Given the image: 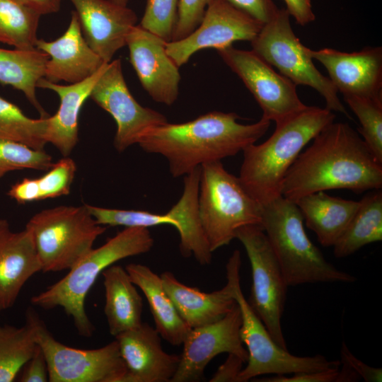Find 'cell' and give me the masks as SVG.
<instances>
[{"label":"cell","mask_w":382,"mask_h":382,"mask_svg":"<svg viewBox=\"0 0 382 382\" xmlns=\"http://www.w3.org/2000/svg\"><path fill=\"white\" fill-rule=\"evenodd\" d=\"M312 140L288 170L282 196L295 202L332 189L355 192L381 189L382 163L348 123L332 122Z\"/></svg>","instance_id":"cell-1"},{"label":"cell","mask_w":382,"mask_h":382,"mask_svg":"<svg viewBox=\"0 0 382 382\" xmlns=\"http://www.w3.org/2000/svg\"><path fill=\"white\" fill-rule=\"evenodd\" d=\"M235 112L212 111L182 123L161 125L147 132L138 145L147 153L163 156L173 178L197 167L233 156L255 144L268 130L262 118L244 125Z\"/></svg>","instance_id":"cell-2"},{"label":"cell","mask_w":382,"mask_h":382,"mask_svg":"<svg viewBox=\"0 0 382 382\" xmlns=\"http://www.w3.org/2000/svg\"><path fill=\"white\" fill-rule=\"evenodd\" d=\"M335 119L326 108L306 105L276 122L265 141L245 147L238 178L248 192L262 206L282 196L289 168L306 144Z\"/></svg>","instance_id":"cell-3"},{"label":"cell","mask_w":382,"mask_h":382,"mask_svg":"<svg viewBox=\"0 0 382 382\" xmlns=\"http://www.w3.org/2000/svg\"><path fill=\"white\" fill-rule=\"evenodd\" d=\"M154 240L149 228L125 227L97 248H93L58 282L33 296L30 302L44 309L61 307L72 318L78 333L93 335L95 327L85 309V300L100 274L115 262L150 251Z\"/></svg>","instance_id":"cell-4"},{"label":"cell","mask_w":382,"mask_h":382,"mask_svg":"<svg viewBox=\"0 0 382 382\" xmlns=\"http://www.w3.org/2000/svg\"><path fill=\"white\" fill-rule=\"evenodd\" d=\"M262 207L261 226L289 286L357 280L329 262L309 239L302 214L294 201L280 196Z\"/></svg>","instance_id":"cell-5"},{"label":"cell","mask_w":382,"mask_h":382,"mask_svg":"<svg viewBox=\"0 0 382 382\" xmlns=\"http://www.w3.org/2000/svg\"><path fill=\"white\" fill-rule=\"evenodd\" d=\"M198 207L202 227L212 253L229 244L241 227L261 226L262 205L221 161L201 166Z\"/></svg>","instance_id":"cell-6"},{"label":"cell","mask_w":382,"mask_h":382,"mask_svg":"<svg viewBox=\"0 0 382 382\" xmlns=\"http://www.w3.org/2000/svg\"><path fill=\"white\" fill-rule=\"evenodd\" d=\"M33 240L42 272L69 270L93 248L107 229L86 204L58 206L34 214L25 226Z\"/></svg>","instance_id":"cell-7"},{"label":"cell","mask_w":382,"mask_h":382,"mask_svg":"<svg viewBox=\"0 0 382 382\" xmlns=\"http://www.w3.org/2000/svg\"><path fill=\"white\" fill-rule=\"evenodd\" d=\"M250 43L251 50L277 69L279 74L296 86L313 88L324 98L327 109L350 118L337 96L338 91L329 78L316 67L309 48L294 34L286 9H279L274 17L262 25Z\"/></svg>","instance_id":"cell-8"},{"label":"cell","mask_w":382,"mask_h":382,"mask_svg":"<svg viewBox=\"0 0 382 382\" xmlns=\"http://www.w3.org/2000/svg\"><path fill=\"white\" fill-rule=\"evenodd\" d=\"M25 319L45 354L50 382H124L127 370L115 340L98 349L74 348L57 340L32 308Z\"/></svg>","instance_id":"cell-9"},{"label":"cell","mask_w":382,"mask_h":382,"mask_svg":"<svg viewBox=\"0 0 382 382\" xmlns=\"http://www.w3.org/2000/svg\"><path fill=\"white\" fill-rule=\"evenodd\" d=\"M233 296L241 313V340L248 354L246 366L239 375V382L265 374L291 375L340 368V360H328L320 354L299 357L277 345L245 298L240 277L235 282Z\"/></svg>","instance_id":"cell-10"},{"label":"cell","mask_w":382,"mask_h":382,"mask_svg":"<svg viewBox=\"0 0 382 382\" xmlns=\"http://www.w3.org/2000/svg\"><path fill=\"white\" fill-rule=\"evenodd\" d=\"M236 238L244 246L251 266L252 286L248 301L273 340L288 349L282 318L289 286L267 237L261 226L250 225L239 228Z\"/></svg>","instance_id":"cell-11"},{"label":"cell","mask_w":382,"mask_h":382,"mask_svg":"<svg viewBox=\"0 0 382 382\" xmlns=\"http://www.w3.org/2000/svg\"><path fill=\"white\" fill-rule=\"evenodd\" d=\"M216 51L253 96L262 118L276 123L306 106L298 96L296 86L252 50L231 45Z\"/></svg>","instance_id":"cell-12"},{"label":"cell","mask_w":382,"mask_h":382,"mask_svg":"<svg viewBox=\"0 0 382 382\" xmlns=\"http://www.w3.org/2000/svg\"><path fill=\"white\" fill-rule=\"evenodd\" d=\"M90 98L115 120L114 146L119 152L138 144L151 129L168 122L163 114L135 100L126 84L120 59L109 62Z\"/></svg>","instance_id":"cell-13"},{"label":"cell","mask_w":382,"mask_h":382,"mask_svg":"<svg viewBox=\"0 0 382 382\" xmlns=\"http://www.w3.org/2000/svg\"><path fill=\"white\" fill-rule=\"evenodd\" d=\"M242 318L237 303L220 320L191 328L183 342L178 369L170 382H197L204 370L221 353L234 354L246 364L248 354L240 337Z\"/></svg>","instance_id":"cell-14"},{"label":"cell","mask_w":382,"mask_h":382,"mask_svg":"<svg viewBox=\"0 0 382 382\" xmlns=\"http://www.w3.org/2000/svg\"><path fill=\"white\" fill-rule=\"evenodd\" d=\"M262 25L223 0H212L195 30L183 39L167 42L166 51L180 68L199 50H218L238 40L251 42Z\"/></svg>","instance_id":"cell-15"},{"label":"cell","mask_w":382,"mask_h":382,"mask_svg":"<svg viewBox=\"0 0 382 382\" xmlns=\"http://www.w3.org/2000/svg\"><path fill=\"white\" fill-rule=\"evenodd\" d=\"M166 43L139 25L131 29L126 40L130 63L144 89L154 101L171 105L178 97L181 76Z\"/></svg>","instance_id":"cell-16"},{"label":"cell","mask_w":382,"mask_h":382,"mask_svg":"<svg viewBox=\"0 0 382 382\" xmlns=\"http://www.w3.org/2000/svg\"><path fill=\"white\" fill-rule=\"evenodd\" d=\"M241 266V253L236 250L226 265V284L210 293L183 284L169 271L160 276L180 316L190 328H194L220 320L236 304L233 286L240 277Z\"/></svg>","instance_id":"cell-17"},{"label":"cell","mask_w":382,"mask_h":382,"mask_svg":"<svg viewBox=\"0 0 382 382\" xmlns=\"http://www.w3.org/2000/svg\"><path fill=\"white\" fill-rule=\"evenodd\" d=\"M308 52L326 69L329 79L344 96L382 98V48L353 52L323 48Z\"/></svg>","instance_id":"cell-18"},{"label":"cell","mask_w":382,"mask_h":382,"mask_svg":"<svg viewBox=\"0 0 382 382\" xmlns=\"http://www.w3.org/2000/svg\"><path fill=\"white\" fill-rule=\"evenodd\" d=\"M76 8L83 35L106 63L126 46L137 17L134 11L112 0H69Z\"/></svg>","instance_id":"cell-19"},{"label":"cell","mask_w":382,"mask_h":382,"mask_svg":"<svg viewBox=\"0 0 382 382\" xmlns=\"http://www.w3.org/2000/svg\"><path fill=\"white\" fill-rule=\"evenodd\" d=\"M126 366L124 382H170L180 355L166 352L161 337L146 323L115 337Z\"/></svg>","instance_id":"cell-20"},{"label":"cell","mask_w":382,"mask_h":382,"mask_svg":"<svg viewBox=\"0 0 382 382\" xmlns=\"http://www.w3.org/2000/svg\"><path fill=\"white\" fill-rule=\"evenodd\" d=\"M35 47L49 56L43 78L52 83L80 82L106 63L87 43L74 11L69 27L62 36L53 41L38 39Z\"/></svg>","instance_id":"cell-21"},{"label":"cell","mask_w":382,"mask_h":382,"mask_svg":"<svg viewBox=\"0 0 382 382\" xmlns=\"http://www.w3.org/2000/svg\"><path fill=\"white\" fill-rule=\"evenodd\" d=\"M41 263L27 229L14 232L6 219H0V312L12 307L20 292Z\"/></svg>","instance_id":"cell-22"},{"label":"cell","mask_w":382,"mask_h":382,"mask_svg":"<svg viewBox=\"0 0 382 382\" xmlns=\"http://www.w3.org/2000/svg\"><path fill=\"white\" fill-rule=\"evenodd\" d=\"M108 64L105 63L93 75L75 83L62 85L45 78L37 82V88L52 90L59 98L57 112L47 117L45 140L54 146L63 156H68L78 142L79 112Z\"/></svg>","instance_id":"cell-23"},{"label":"cell","mask_w":382,"mask_h":382,"mask_svg":"<svg viewBox=\"0 0 382 382\" xmlns=\"http://www.w3.org/2000/svg\"><path fill=\"white\" fill-rule=\"evenodd\" d=\"M125 270L134 284L144 294L155 329L161 337L173 346L181 345L191 328L180 316L163 287L161 276L142 264L130 263Z\"/></svg>","instance_id":"cell-24"},{"label":"cell","mask_w":382,"mask_h":382,"mask_svg":"<svg viewBox=\"0 0 382 382\" xmlns=\"http://www.w3.org/2000/svg\"><path fill=\"white\" fill-rule=\"evenodd\" d=\"M294 202L306 226L324 247L335 245L359 206V201L333 197L325 191L304 195Z\"/></svg>","instance_id":"cell-25"},{"label":"cell","mask_w":382,"mask_h":382,"mask_svg":"<svg viewBox=\"0 0 382 382\" xmlns=\"http://www.w3.org/2000/svg\"><path fill=\"white\" fill-rule=\"evenodd\" d=\"M201 166L184 178L183 194L167 212L177 221L180 251L185 257L193 256L201 265H209L211 251L200 222L198 196Z\"/></svg>","instance_id":"cell-26"},{"label":"cell","mask_w":382,"mask_h":382,"mask_svg":"<svg viewBox=\"0 0 382 382\" xmlns=\"http://www.w3.org/2000/svg\"><path fill=\"white\" fill-rule=\"evenodd\" d=\"M104 313L110 335H116L141 323L143 301L125 268L112 265L103 272Z\"/></svg>","instance_id":"cell-27"},{"label":"cell","mask_w":382,"mask_h":382,"mask_svg":"<svg viewBox=\"0 0 382 382\" xmlns=\"http://www.w3.org/2000/svg\"><path fill=\"white\" fill-rule=\"evenodd\" d=\"M49 56L33 50H5L0 48V83L10 85L23 93L37 109L40 117L49 116L36 96L37 82L44 77Z\"/></svg>","instance_id":"cell-28"},{"label":"cell","mask_w":382,"mask_h":382,"mask_svg":"<svg viewBox=\"0 0 382 382\" xmlns=\"http://www.w3.org/2000/svg\"><path fill=\"white\" fill-rule=\"evenodd\" d=\"M382 240V192L373 190L360 201L347 228L336 241V257H348L362 247Z\"/></svg>","instance_id":"cell-29"},{"label":"cell","mask_w":382,"mask_h":382,"mask_svg":"<svg viewBox=\"0 0 382 382\" xmlns=\"http://www.w3.org/2000/svg\"><path fill=\"white\" fill-rule=\"evenodd\" d=\"M37 344L35 329L25 319L21 327L0 325V382L15 380Z\"/></svg>","instance_id":"cell-30"},{"label":"cell","mask_w":382,"mask_h":382,"mask_svg":"<svg viewBox=\"0 0 382 382\" xmlns=\"http://www.w3.org/2000/svg\"><path fill=\"white\" fill-rule=\"evenodd\" d=\"M40 17L16 0H0V42L19 50L36 49Z\"/></svg>","instance_id":"cell-31"},{"label":"cell","mask_w":382,"mask_h":382,"mask_svg":"<svg viewBox=\"0 0 382 382\" xmlns=\"http://www.w3.org/2000/svg\"><path fill=\"white\" fill-rule=\"evenodd\" d=\"M49 117V116H48ZM47 117L33 119L0 96V141H13L44 150Z\"/></svg>","instance_id":"cell-32"},{"label":"cell","mask_w":382,"mask_h":382,"mask_svg":"<svg viewBox=\"0 0 382 382\" xmlns=\"http://www.w3.org/2000/svg\"><path fill=\"white\" fill-rule=\"evenodd\" d=\"M357 117L363 140L374 158L382 163V98L344 96Z\"/></svg>","instance_id":"cell-33"},{"label":"cell","mask_w":382,"mask_h":382,"mask_svg":"<svg viewBox=\"0 0 382 382\" xmlns=\"http://www.w3.org/2000/svg\"><path fill=\"white\" fill-rule=\"evenodd\" d=\"M90 213L100 225L125 227H149L170 225L176 229L178 224L167 212L156 214L144 210L118 209L86 204Z\"/></svg>","instance_id":"cell-34"},{"label":"cell","mask_w":382,"mask_h":382,"mask_svg":"<svg viewBox=\"0 0 382 382\" xmlns=\"http://www.w3.org/2000/svg\"><path fill=\"white\" fill-rule=\"evenodd\" d=\"M53 164L52 156L44 150H36L23 144L0 141V173L33 169L48 170Z\"/></svg>","instance_id":"cell-35"},{"label":"cell","mask_w":382,"mask_h":382,"mask_svg":"<svg viewBox=\"0 0 382 382\" xmlns=\"http://www.w3.org/2000/svg\"><path fill=\"white\" fill-rule=\"evenodd\" d=\"M179 0H146L140 26L167 42L172 40Z\"/></svg>","instance_id":"cell-36"},{"label":"cell","mask_w":382,"mask_h":382,"mask_svg":"<svg viewBox=\"0 0 382 382\" xmlns=\"http://www.w3.org/2000/svg\"><path fill=\"white\" fill-rule=\"evenodd\" d=\"M76 171V163L69 156H64L53 163L44 175L35 178L40 200L67 195Z\"/></svg>","instance_id":"cell-37"},{"label":"cell","mask_w":382,"mask_h":382,"mask_svg":"<svg viewBox=\"0 0 382 382\" xmlns=\"http://www.w3.org/2000/svg\"><path fill=\"white\" fill-rule=\"evenodd\" d=\"M212 0H179L176 23L171 41L183 39L199 25Z\"/></svg>","instance_id":"cell-38"},{"label":"cell","mask_w":382,"mask_h":382,"mask_svg":"<svg viewBox=\"0 0 382 382\" xmlns=\"http://www.w3.org/2000/svg\"><path fill=\"white\" fill-rule=\"evenodd\" d=\"M223 1L262 25L270 21L279 10L272 0Z\"/></svg>","instance_id":"cell-39"},{"label":"cell","mask_w":382,"mask_h":382,"mask_svg":"<svg viewBox=\"0 0 382 382\" xmlns=\"http://www.w3.org/2000/svg\"><path fill=\"white\" fill-rule=\"evenodd\" d=\"M291 376L274 375L262 378L260 382H342V371L339 369L323 371L299 372Z\"/></svg>","instance_id":"cell-40"},{"label":"cell","mask_w":382,"mask_h":382,"mask_svg":"<svg viewBox=\"0 0 382 382\" xmlns=\"http://www.w3.org/2000/svg\"><path fill=\"white\" fill-rule=\"evenodd\" d=\"M340 361L366 382L382 381V369L371 366L361 361L351 352L345 342L341 346Z\"/></svg>","instance_id":"cell-41"},{"label":"cell","mask_w":382,"mask_h":382,"mask_svg":"<svg viewBox=\"0 0 382 382\" xmlns=\"http://www.w3.org/2000/svg\"><path fill=\"white\" fill-rule=\"evenodd\" d=\"M20 378L22 382L49 381L47 364L45 354L37 345L32 357L23 366Z\"/></svg>","instance_id":"cell-42"},{"label":"cell","mask_w":382,"mask_h":382,"mask_svg":"<svg viewBox=\"0 0 382 382\" xmlns=\"http://www.w3.org/2000/svg\"><path fill=\"white\" fill-rule=\"evenodd\" d=\"M245 362L238 355L228 354L225 361L213 374L209 382H239V375Z\"/></svg>","instance_id":"cell-43"},{"label":"cell","mask_w":382,"mask_h":382,"mask_svg":"<svg viewBox=\"0 0 382 382\" xmlns=\"http://www.w3.org/2000/svg\"><path fill=\"white\" fill-rule=\"evenodd\" d=\"M7 195L18 204L40 201V195L35 178H25L16 183L11 187Z\"/></svg>","instance_id":"cell-44"},{"label":"cell","mask_w":382,"mask_h":382,"mask_svg":"<svg viewBox=\"0 0 382 382\" xmlns=\"http://www.w3.org/2000/svg\"><path fill=\"white\" fill-rule=\"evenodd\" d=\"M286 11L296 22L304 26L315 20L310 0H284Z\"/></svg>","instance_id":"cell-45"},{"label":"cell","mask_w":382,"mask_h":382,"mask_svg":"<svg viewBox=\"0 0 382 382\" xmlns=\"http://www.w3.org/2000/svg\"><path fill=\"white\" fill-rule=\"evenodd\" d=\"M38 15H47L60 9L62 0H16Z\"/></svg>","instance_id":"cell-46"},{"label":"cell","mask_w":382,"mask_h":382,"mask_svg":"<svg viewBox=\"0 0 382 382\" xmlns=\"http://www.w3.org/2000/svg\"><path fill=\"white\" fill-rule=\"evenodd\" d=\"M114 2L122 5V6H127L129 0H112Z\"/></svg>","instance_id":"cell-47"},{"label":"cell","mask_w":382,"mask_h":382,"mask_svg":"<svg viewBox=\"0 0 382 382\" xmlns=\"http://www.w3.org/2000/svg\"><path fill=\"white\" fill-rule=\"evenodd\" d=\"M4 175V174L0 173V179Z\"/></svg>","instance_id":"cell-48"}]
</instances>
